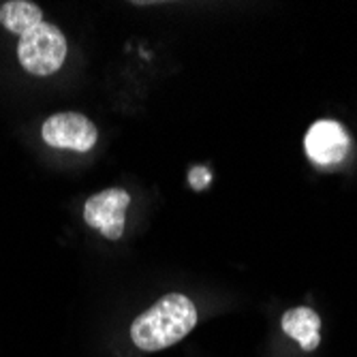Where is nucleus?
<instances>
[{"instance_id":"nucleus-4","label":"nucleus","mask_w":357,"mask_h":357,"mask_svg":"<svg viewBox=\"0 0 357 357\" xmlns=\"http://www.w3.org/2000/svg\"><path fill=\"white\" fill-rule=\"evenodd\" d=\"M131 195L124 188H107L92 195L84 204V220L109 240H120Z\"/></svg>"},{"instance_id":"nucleus-3","label":"nucleus","mask_w":357,"mask_h":357,"mask_svg":"<svg viewBox=\"0 0 357 357\" xmlns=\"http://www.w3.org/2000/svg\"><path fill=\"white\" fill-rule=\"evenodd\" d=\"M41 135H43V142L52 148L88 152L94 148L99 131H96L92 120H88L86 116L75 114V112H64L45 120Z\"/></svg>"},{"instance_id":"nucleus-1","label":"nucleus","mask_w":357,"mask_h":357,"mask_svg":"<svg viewBox=\"0 0 357 357\" xmlns=\"http://www.w3.org/2000/svg\"><path fill=\"white\" fill-rule=\"evenodd\" d=\"M197 326V308L182 294H167L144 310L131 326V340L142 351H163Z\"/></svg>"},{"instance_id":"nucleus-8","label":"nucleus","mask_w":357,"mask_h":357,"mask_svg":"<svg viewBox=\"0 0 357 357\" xmlns=\"http://www.w3.org/2000/svg\"><path fill=\"white\" fill-rule=\"evenodd\" d=\"M212 182V174L206 169V167H192L188 172V184L195 188V190H206Z\"/></svg>"},{"instance_id":"nucleus-2","label":"nucleus","mask_w":357,"mask_h":357,"mask_svg":"<svg viewBox=\"0 0 357 357\" xmlns=\"http://www.w3.org/2000/svg\"><path fill=\"white\" fill-rule=\"evenodd\" d=\"M20 64L32 75H52L56 73L67 58V39L54 24L41 22L26 35H22L17 45Z\"/></svg>"},{"instance_id":"nucleus-7","label":"nucleus","mask_w":357,"mask_h":357,"mask_svg":"<svg viewBox=\"0 0 357 357\" xmlns=\"http://www.w3.org/2000/svg\"><path fill=\"white\" fill-rule=\"evenodd\" d=\"M43 22V11L39 5L28 0H9L0 7V24L15 35H26L28 30Z\"/></svg>"},{"instance_id":"nucleus-6","label":"nucleus","mask_w":357,"mask_h":357,"mask_svg":"<svg viewBox=\"0 0 357 357\" xmlns=\"http://www.w3.org/2000/svg\"><path fill=\"white\" fill-rule=\"evenodd\" d=\"M321 319L308 306L287 310L282 314V332L300 342L304 351H314L321 342Z\"/></svg>"},{"instance_id":"nucleus-5","label":"nucleus","mask_w":357,"mask_h":357,"mask_svg":"<svg viewBox=\"0 0 357 357\" xmlns=\"http://www.w3.org/2000/svg\"><path fill=\"white\" fill-rule=\"evenodd\" d=\"M304 148L312 163L330 167L342 163L347 158L351 139L342 124H338L336 120H319L308 128L304 137Z\"/></svg>"}]
</instances>
